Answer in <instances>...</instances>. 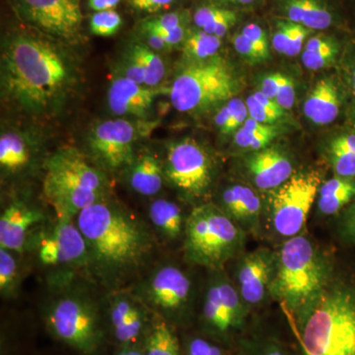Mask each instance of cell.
<instances>
[{
    "mask_svg": "<svg viewBox=\"0 0 355 355\" xmlns=\"http://www.w3.org/2000/svg\"><path fill=\"white\" fill-rule=\"evenodd\" d=\"M329 159L335 176L355 178V128L347 125L329 144Z\"/></svg>",
    "mask_w": 355,
    "mask_h": 355,
    "instance_id": "cell-28",
    "label": "cell"
},
{
    "mask_svg": "<svg viewBox=\"0 0 355 355\" xmlns=\"http://www.w3.org/2000/svg\"><path fill=\"white\" fill-rule=\"evenodd\" d=\"M121 0H88V6L96 12L99 11L112 10L118 6Z\"/></svg>",
    "mask_w": 355,
    "mask_h": 355,
    "instance_id": "cell-53",
    "label": "cell"
},
{
    "mask_svg": "<svg viewBox=\"0 0 355 355\" xmlns=\"http://www.w3.org/2000/svg\"><path fill=\"white\" fill-rule=\"evenodd\" d=\"M343 46L323 51H303L302 62L308 69H326L335 64L338 58L342 57Z\"/></svg>",
    "mask_w": 355,
    "mask_h": 355,
    "instance_id": "cell-38",
    "label": "cell"
},
{
    "mask_svg": "<svg viewBox=\"0 0 355 355\" xmlns=\"http://www.w3.org/2000/svg\"><path fill=\"white\" fill-rule=\"evenodd\" d=\"M234 15H236L234 11L228 10V9L214 6H203L196 11L195 15H193V21H195V24L200 30H202L207 26L214 24V23Z\"/></svg>",
    "mask_w": 355,
    "mask_h": 355,
    "instance_id": "cell-40",
    "label": "cell"
},
{
    "mask_svg": "<svg viewBox=\"0 0 355 355\" xmlns=\"http://www.w3.org/2000/svg\"><path fill=\"white\" fill-rule=\"evenodd\" d=\"M144 34L146 39V44L153 51L158 53V51L170 50V46L159 35L155 34V33H144Z\"/></svg>",
    "mask_w": 355,
    "mask_h": 355,
    "instance_id": "cell-52",
    "label": "cell"
},
{
    "mask_svg": "<svg viewBox=\"0 0 355 355\" xmlns=\"http://www.w3.org/2000/svg\"><path fill=\"white\" fill-rule=\"evenodd\" d=\"M217 207L245 231L259 227L263 209L256 191L245 184H231L222 191Z\"/></svg>",
    "mask_w": 355,
    "mask_h": 355,
    "instance_id": "cell-22",
    "label": "cell"
},
{
    "mask_svg": "<svg viewBox=\"0 0 355 355\" xmlns=\"http://www.w3.org/2000/svg\"><path fill=\"white\" fill-rule=\"evenodd\" d=\"M34 161L32 146L19 133L2 132L0 137V168L6 177L20 176Z\"/></svg>",
    "mask_w": 355,
    "mask_h": 355,
    "instance_id": "cell-25",
    "label": "cell"
},
{
    "mask_svg": "<svg viewBox=\"0 0 355 355\" xmlns=\"http://www.w3.org/2000/svg\"><path fill=\"white\" fill-rule=\"evenodd\" d=\"M180 26H184V16L180 12H171L144 21L141 24V31L144 33L171 31Z\"/></svg>",
    "mask_w": 355,
    "mask_h": 355,
    "instance_id": "cell-39",
    "label": "cell"
},
{
    "mask_svg": "<svg viewBox=\"0 0 355 355\" xmlns=\"http://www.w3.org/2000/svg\"><path fill=\"white\" fill-rule=\"evenodd\" d=\"M253 95L261 103V104L265 105L266 107H268V109L275 112V113H277L282 116H284V114H286L284 110L282 109L277 102H275V100L270 99V98L266 97V96L263 95L261 91H256Z\"/></svg>",
    "mask_w": 355,
    "mask_h": 355,
    "instance_id": "cell-54",
    "label": "cell"
},
{
    "mask_svg": "<svg viewBox=\"0 0 355 355\" xmlns=\"http://www.w3.org/2000/svg\"><path fill=\"white\" fill-rule=\"evenodd\" d=\"M114 355H146L144 345H130V347H121L116 350Z\"/></svg>",
    "mask_w": 355,
    "mask_h": 355,
    "instance_id": "cell-55",
    "label": "cell"
},
{
    "mask_svg": "<svg viewBox=\"0 0 355 355\" xmlns=\"http://www.w3.org/2000/svg\"><path fill=\"white\" fill-rule=\"evenodd\" d=\"M309 34V29L304 26L296 24L293 22L291 29V43L287 48L286 55L287 57H295L299 55L303 48V44L307 35Z\"/></svg>",
    "mask_w": 355,
    "mask_h": 355,
    "instance_id": "cell-47",
    "label": "cell"
},
{
    "mask_svg": "<svg viewBox=\"0 0 355 355\" xmlns=\"http://www.w3.org/2000/svg\"><path fill=\"white\" fill-rule=\"evenodd\" d=\"M320 186L319 174L300 172L277 190L270 191L268 218L277 235L289 239L301 234Z\"/></svg>",
    "mask_w": 355,
    "mask_h": 355,
    "instance_id": "cell-14",
    "label": "cell"
},
{
    "mask_svg": "<svg viewBox=\"0 0 355 355\" xmlns=\"http://www.w3.org/2000/svg\"><path fill=\"white\" fill-rule=\"evenodd\" d=\"M153 121L114 119L97 123L88 137V150L93 163L105 173L125 172L137 155L139 141L148 137Z\"/></svg>",
    "mask_w": 355,
    "mask_h": 355,
    "instance_id": "cell-11",
    "label": "cell"
},
{
    "mask_svg": "<svg viewBox=\"0 0 355 355\" xmlns=\"http://www.w3.org/2000/svg\"><path fill=\"white\" fill-rule=\"evenodd\" d=\"M46 222V214L39 207L23 200H13L0 216V248L24 254L33 236Z\"/></svg>",
    "mask_w": 355,
    "mask_h": 355,
    "instance_id": "cell-18",
    "label": "cell"
},
{
    "mask_svg": "<svg viewBox=\"0 0 355 355\" xmlns=\"http://www.w3.org/2000/svg\"><path fill=\"white\" fill-rule=\"evenodd\" d=\"M226 105L230 112V120L226 125L223 135H228L237 132L244 125L249 113H248L246 102H243L239 98H233V99L229 100Z\"/></svg>",
    "mask_w": 355,
    "mask_h": 355,
    "instance_id": "cell-42",
    "label": "cell"
},
{
    "mask_svg": "<svg viewBox=\"0 0 355 355\" xmlns=\"http://www.w3.org/2000/svg\"><path fill=\"white\" fill-rule=\"evenodd\" d=\"M182 347L184 355H230L223 345L205 336H187Z\"/></svg>",
    "mask_w": 355,
    "mask_h": 355,
    "instance_id": "cell-36",
    "label": "cell"
},
{
    "mask_svg": "<svg viewBox=\"0 0 355 355\" xmlns=\"http://www.w3.org/2000/svg\"><path fill=\"white\" fill-rule=\"evenodd\" d=\"M245 167L254 186L261 191L277 190L294 175L291 158L282 149L273 146L250 154Z\"/></svg>",
    "mask_w": 355,
    "mask_h": 355,
    "instance_id": "cell-20",
    "label": "cell"
},
{
    "mask_svg": "<svg viewBox=\"0 0 355 355\" xmlns=\"http://www.w3.org/2000/svg\"><path fill=\"white\" fill-rule=\"evenodd\" d=\"M275 102L284 110H291L295 102V83L291 77L282 76Z\"/></svg>",
    "mask_w": 355,
    "mask_h": 355,
    "instance_id": "cell-44",
    "label": "cell"
},
{
    "mask_svg": "<svg viewBox=\"0 0 355 355\" xmlns=\"http://www.w3.org/2000/svg\"><path fill=\"white\" fill-rule=\"evenodd\" d=\"M174 2V0H130L133 8L146 13H156L164 10Z\"/></svg>",
    "mask_w": 355,
    "mask_h": 355,
    "instance_id": "cell-48",
    "label": "cell"
},
{
    "mask_svg": "<svg viewBox=\"0 0 355 355\" xmlns=\"http://www.w3.org/2000/svg\"><path fill=\"white\" fill-rule=\"evenodd\" d=\"M355 200V178L335 176L320 186L318 210L323 216L340 214Z\"/></svg>",
    "mask_w": 355,
    "mask_h": 355,
    "instance_id": "cell-26",
    "label": "cell"
},
{
    "mask_svg": "<svg viewBox=\"0 0 355 355\" xmlns=\"http://www.w3.org/2000/svg\"><path fill=\"white\" fill-rule=\"evenodd\" d=\"M221 48V39L207 32L191 33L183 43L184 55L191 60H205L216 57Z\"/></svg>",
    "mask_w": 355,
    "mask_h": 355,
    "instance_id": "cell-34",
    "label": "cell"
},
{
    "mask_svg": "<svg viewBox=\"0 0 355 355\" xmlns=\"http://www.w3.org/2000/svg\"><path fill=\"white\" fill-rule=\"evenodd\" d=\"M329 268L313 243L299 234L286 239L277 253L270 296L282 301L295 317L329 284Z\"/></svg>",
    "mask_w": 355,
    "mask_h": 355,
    "instance_id": "cell-6",
    "label": "cell"
},
{
    "mask_svg": "<svg viewBox=\"0 0 355 355\" xmlns=\"http://www.w3.org/2000/svg\"><path fill=\"white\" fill-rule=\"evenodd\" d=\"M296 324L300 355H355V284L329 282Z\"/></svg>",
    "mask_w": 355,
    "mask_h": 355,
    "instance_id": "cell-3",
    "label": "cell"
},
{
    "mask_svg": "<svg viewBox=\"0 0 355 355\" xmlns=\"http://www.w3.org/2000/svg\"><path fill=\"white\" fill-rule=\"evenodd\" d=\"M27 252L35 254L53 291L73 286L79 275L91 279L87 246L74 219L55 217L44 223L33 236Z\"/></svg>",
    "mask_w": 355,
    "mask_h": 355,
    "instance_id": "cell-8",
    "label": "cell"
},
{
    "mask_svg": "<svg viewBox=\"0 0 355 355\" xmlns=\"http://www.w3.org/2000/svg\"><path fill=\"white\" fill-rule=\"evenodd\" d=\"M156 88L147 87L127 77L113 79L108 91L110 111L118 116H132L137 120L150 121Z\"/></svg>",
    "mask_w": 355,
    "mask_h": 355,
    "instance_id": "cell-19",
    "label": "cell"
},
{
    "mask_svg": "<svg viewBox=\"0 0 355 355\" xmlns=\"http://www.w3.org/2000/svg\"><path fill=\"white\" fill-rule=\"evenodd\" d=\"M1 93L28 116L44 118L62 108L76 86V65L55 42L17 33L2 46Z\"/></svg>",
    "mask_w": 355,
    "mask_h": 355,
    "instance_id": "cell-1",
    "label": "cell"
},
{
    "mask_svg": "<svg viewBox=\"0 0 355 355\" xmlns=\"http://www.w3.org/2000/svg\"><path fill=\"white\" fill-rule=\"evenodd\" d=\"M237 260L233 282L248 308L258 307L270 296L277 253L258 249L241 254Z\"/></svg>",
    "mask_w": 355,
    "mask_h": 355,
    "instance_id": "cell-17",
    "label": "cell"
},
{
    "mask_svg": "<svg viewBox=\"0 0 355 355\" xmlns=\"http://www.w3.org/2000/svg\"><path fill=\"white\" fill-rule=\"evenodd\" d=\"M53 292L55 295L44 309L46 330L79 354H97L107 331L104 311L99 303L76 284Z\"/></svg>",
    "mask_w": 355,
    "mask_h": 355,
    "instance_id": "cell-5",
    "label": "cell"
},
{
    "mask_svg": "<svg viewBox=\"0 0 355 355\" xmlns=\"http://www.w3.org/2000/svg\"><path fill=\"white\" fill-rule=\"evenodd\" d=\"M242 34L253 43L263 60L268 58L270 50H268V37L263 28L257 24H249L245 26L244 29L242 30Z\"/></svg>",
    "mask_w": 355,
    "mask_h": 355,
    "instance_id": "cell-43",
    "label": "cell"
},
{
    "mask_svg": "<svg viewBox=\"0 0 355 355\" xmlns=\"http://www.w3.org/2000/svg\"><path fill=\"white\" fill-rule=\"evenodd\" d=\"M284 11L296 24L309 30H324L334 23L333 13L321 0H286Z\"/></svg>",
    "mask_w": 355,
    "mask_h": 355,
    "instance_id": "cell-27",
    "label": "cell"
},
{
    "mask_svg": "<svg viewBox=\"0 0 355 355\" xmlns=\"http://www.w3.org/2000/svg\"><path fill=\"white\" fill-rule=\"evenodd\" d=\"M248 113L249 116L258 123L265 125H273L277 121L282 120L284 116L268 109L261 104L254 95L249 96L246 100Z\"/></svg>",
    "mask_w": 355,
    "mask_h": 355,
    "instance_id": "cell-41",
    "label": "cell"
},
{
    "mask_svg": "<svg viewBox=\"0 0 355 355\" xmlns=\"http://www.w3.org/2000/svg\"><path fill=\"white\" fill-rule=\"evenodd\" d=\"M224 3L237 4V6H248V4L253 3L256 0H219Z\"/></svg>",
    "mask_w": 355,
    "mask_h": 355,
    "instance_id": "cell-56",
    "label": "cell"
},
{
    "mask_svg": "<svg viewBox=\"0 0 355 355\" xmlns=\"http://www.w3.org/2000/svg\"><path fill=\"white\" fill-rule=\"evenodd\" d=\"M125 173L130 188L142 197H155L166 182L163 161L148 151L137 153Z\"/></svg>",
    "mask_w": 355,
    "mask_h": 355,
    "instance_id": "cell-23",
    "label": "cell"
},
{
    "mask_svg": "<svg viewBox=\"0 0 355 355\" xmlns=\"http://www.w3.org/2000/svg\"><path fill=\"white\" fill-rule=\"evenodd\" d=\"M23 19L51 38L76 43L83 16L79 0H15Z\"/></svg>",
    "mask_w": 355,
    "mask_h": 355,
    "instance_id": "cell-15",
    "label": "cell"
},
{
    "mask_svg": "<svg viewBox=\"0 0 355 355\" xmlns=\"http://www.w3.org/2000/svg\"><path fill=\"white\" fill-rule=\"evenodd\" d=\"M74 220L87 246L91 279L111 291L123 288L155 253L153 228L111 198L86 207Z\"/></svg>",
    "mask_w": 355,
    "mask_h": 355,
    "instance_id": "cell-2",
    "label": "cell"
},
{
    "mask_svg": "<svg viewBox=\"0 0 355 355\" xmlns=\"http://www.w3.org/2000/svg\"><path fill=\"white\" fill-rule=\"evenodd\" d=\"M125 58L139 65L146 77L147 87L156 88L164 80L166 76L164 60L158 55L157 51L149 48L146 44H133L128 49Z\"/></svg>",
    "mask_w": 355,
    "mask_h": 355,
    "instance_id": "cell-30",
    "label": "cell"
},
{
    "mask_svg": "<svg viewBox=\"0 0 355 355\" xmlns=\"http://www.w3.org/2000/svg\"><path fill=\"white\" fill-rule=\"evenodd\" d=\"M107 330L121 347L144 345L154 313L132 291H112L106 299Z\"/></svg>",
    "mask_w": 355,
    "mask_h": 355,
    "instance_id": "cell-16",
    "label": "cell"
},
{
    "mask_svg": "<svg viewBox=\"0 0 355 355\" xmlns=\"http://www.w3.org/2000/svg\"><path fill=\"white\" fill-rule=\"evenodd\" d=\"M343 230L347 238L355 242V200L343 212Z\"/></svg>",
    "mask_w": 355,
    "mask_h": 355,
    "instance_id": "cell-50",
    "label": "cell"
},
{
    "mask_svg": "<svg viewBox=\"0 0 355 355\" xmlns=\"http://www.w3.org/2000/svg\"><path fill=\"white\" fill-rule=\"evenodd\" d=\"M106 174L71 147L44 159L43 193L55 217L76 219L86 207L108 198Z\"/></svg>",
    "mask_w": 355,
    "mask_h": 355,
    "instance_id": "cell-4",
    "label": "cell"
},
{
    "mask_svg": "<svg viewBox=\"0 0 355 355\" xmlns=\"http://www.w3.org/2000/svg\"><path fill=\"white\" fill-rule=\"evenodd\" d=\"M123 24L120 14L112 10L99 11L91 16L89 21L90 31L96 36L112 37L116 35Z\"/></svg>",
    "mask_w": 355,
    "mask_h": 355,
    "instance_id": "cell-37",
    "label": "cell"
},
{
    "mask_svg": "<svg viewBox=\"0 0 355 355\" xmlns=\"http://www.w3.org/2000/svg\"><path fill=\"white\" fill-rule=\"evenodd\" d=\"M239 355H300L275 338H252L243 343Z\"/></svg>",
    "mask_w": 355,
    "mask_h": 355,
    "instance_id": "cell-35",
    "label": "cell"
},
{
    "mask_svg": "<svg viewBox=\"0 0 355 355\" xmlns=\"http://www.w3.org/2000/svg\"><path fill=\"white\" fill-rule=\"evenodd\" d=\"M17 253L0 248V294L2 298L15 297L19 291L22 270Z\"/></svg>",
    "mask_w": 355,
    "mask_h": 355,
    "instance_id": "cell-33",
    "label": "cell"
},
{
    "mask_svg": "<svg viewBox=\"0 0 355 355\" xmlns=\"http://www.w3.org/2000/svg\"><path fill=\"white\" fill-rule=\"evenodd\" d=\"M233 44H234L236 51L240 53L243 58L250 60V62H261V60H263L261 53L257 50L256 46L242 33H240V34L235 37L234 40H233Z\"/></svg>",
    "mask_w": 355,
    "mask_h": 355,
    "instance_id": "cell-46",
    "label": "cell"
},
{
    "mask_svg": "<svg viewBox=\"0 0 355 355\" xmlns=\"http://www.w3.org/2000/svg\"><path fill=\"white\" fill-rule=\"evenodd\" d=\"M277 133L275 125L258 123L249 116L244 125L235 132L234 142L236 146L242 150L256 153L270 146Z\"/></svg>",
    "mask_w": 355,
    "mask_h": 355,
    "instance_id": "cell-31",
    "label": "cell"
},
{
    "mask_svg": "<svg viewBox=\"0 0 355 355\" xmlns=\"http://www.w3.org/2000/svg\"><path fill=\"white\" fill-rule=\"evenodd\" d=\"M249 308L223 270H210L203 289L200 324L203 335L225 345L241 333Z\"/></svg>",
    "mask_w": 355,
    "mask_h": 355,
    "instance_id": "cell-10",
    "label": "cell"
},
{
    "mask_svg": "<svg viewBox=\"0 0 355 355\" xmlns=\"http://www.w3.org/2000/svg\"><path fill=\"white\" fill-rule=\"evenodd\" d=\"M347 92L342 79L338 81L326 77L318 81L312 89L306 98L303 110L305 116L316 125H330L340 116L343 107L347 111Z\"/></svg>",
    "mask_w": 355,
    "mask_h": 355,
    "instance_id": "cell-21",
    "label": "cell"
},
{
    "mask_svg": "<svg viewBox=\"0 0 355 355\" xmlns=\"http://www.w3.org/2000/svg\"><path fill=\"white\" fill-rule=\"evenodd\" d=\"M155 34L159 35L161 38L164 40L168 46H170V49H171L172 46H177V44L184 43V39H186V29H184V26H180V27L176 28V29L171 30V31L158 32L155 33Z\"/></svg>",
    "mask_w": 355,
    "mask_h": 355,
    "instance_id": "cell-51",
    "label": "cell"
},
{
    "mask_svg": "<svg viewBox=\"0 0 355 355\" xmlns=\"http://www.w3.org/2000/svg\"><path fill=\"white\" fill-rule=\"evenodd\" d=\"M246 232L216 203L196 205L187 216L184 254L188 263L209 270L241 256Z\"/></svg>",
    "mask_w": 355,
    "mask_h": 355,
    "instance_id": "cell-7",
    "label": "cell"
},
{
    "mask_svg": "<svg viewBox=\"0 0 355 355\" xmlns=\"http://www.w3.org/2000/svg\"><path fill=\"white\" fill-rule=\"evenodd\" d=\"M239 89L230 65L220 58L191 60L175 77L169 94L182 113H202L233 99Z\"/></svg>",
    "mask_w": 355,
    "mask_h": 355,
    "instance_id": "cell-9",
    "label": "cell"
},
{
    "mask_svg": "<svg viewBox=\"0 0 355 355\" xmlns=\"http://www.w3.org/2000/svg\"><path fill=\"white\" fill-rule=\"evenodd\" d=\"M282 76L284 74L282 73H272L266 76L261 80V90L259 91H261L270 99L275 100L280 83H282Z\"/></svg>",
    "mask_w": 355,
    "mask_h": 355,
    "instance_id": "cell-49",
    "label": "cell"
},
{
    "mask_svg": "<svg viewBox=\"0 0 355 355\" xmlns=\"http://www.w3.org/2000/svg\"><path fill=\"white\" fill-rule=\"evenodd\" d=\"M154 314L170 324H180L190 315L193 284L190 275L174 263H161L132 291Z\"/></svg>",
    "mask_w": 355,
    "mask_h": 355,
    "instance_id": "cell-12",
    "label": "cell"
},
{
    "mask_svg": "<svg viewBox=\"0 0 355 355\" xmlns=\"http://www.w3.org/2000/svg\"><path fill=\"white\" fill-rule=\"evenodd\" d=\"M292 21H280L277 23V31L273 35V49L279 53L286 55L288 44L291 43Z\"/></svg>",
    "mask_w": 355,
    "mask_h": 355,
    "instance_id": "cell-45",
    "label": "cell"
},
{
    "mask_svg": "<svg viewBox=\"0 0 355 355\" xmlns=\"http://www.w3.org/2000/svg\"><path fill=\"white\" fill-rule=\"evenodd\" d=\"M165 180L189 202H200L209 193L214 178L211 156L197 140L186 137L167 147Z\"/></svg>",
    "mask_w": 355,
    "mask_h": 355,
    "instance_id": "cell-13",
    "label": "cell"
},
{
    "mask_svg": "<svg viewBox=\"0 0 355 355\" xmlns=\"http://www.w3.org/2000/svg\"><path fill=\"white\" fill-rule=\"evenodd\" d=\"M340 62V77L347 98L345 121L355 128V34L345 44Z\"/></svg>",
    "mask_w": 355,
    "mask_h": 355,
    "instance_id": "cell-32",
    "label": "cell"
},
{
    "mask_svg": "<svg viewBox=\"0 0 355 355\" xmlns=\"http://www.w3.org/2000/svg\"><path fill=\"white\" fill-rule=\"evenodd\" d=\"M144 350L146 355H184L182 343L175 334L173 324L156 314L147 331Z\"/></svg>",
    "mask_w": 355,
    "mask_h": 355,
    "instance_id": "cell-29",
    "label": "cell"
},
{
    "mask_svg": "<svg viewBox=\"0 0 355 355\" xmlns=\"http://www.w3.org/2000/svg\"><path fill=\"white\" fill-rule=\"evenodd\" d=\"M148 219L153 232L166 241L184 237L187 217L178 203L167 198H156L148 207Z\"/></svg>",
    "mask_w": 355,
    "mask_h": 355,
    "instance_id": "cell-24",
    "label": "cell"
}]
</instances>
